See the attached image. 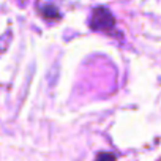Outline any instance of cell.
<instances>
[{"label": "cell", "mask_w": 161, "mask_h": 161, "mask_svg": "<svg viewBox=\"0 0 161 161\" xmlns=\"http://www.w3.org/2000/svg\"><path fill=\"white\" fill-rule=\"evenodd\" d=\"M90 27L93 30H98V32H112L115 29V19L108 8L98 7L92 13Z\"/></svg>", "instance_id": "1"}, {"label": "cell", "mask_w": 161, "mask_h": 161, "mask_svg": "<svg viewBox=\"0 0 161 161\" xmlns=\"http://www.w3.org/2000/svg\"><path fill=\"white\" fill-rule=\"evenodd\" d=\"M97 161H115V156L112 153H108V152H103L97 156Z\"/></svg>", "instance_id": "2"}]
</instances>
